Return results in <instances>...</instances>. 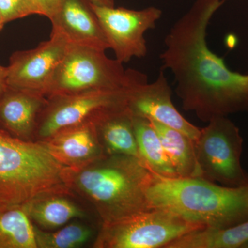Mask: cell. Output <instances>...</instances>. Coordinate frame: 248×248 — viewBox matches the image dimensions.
I'll return each instance as SVG.
<instances>
[{
	"mask_svg": "<svg viewBox=\"0 0 248 248\" xmlns=\"http://www.w3.org/2000/svg\"><path fill=\"white\" fill-rule=\"evenodd\" d=\"M224 0H197L172 26L160 55L186 111L203 122L248 112V74L232 71L207 45V29Z\"/></svg>",
	"mask_w": 248,
	"mask_h": 248,
	"instance_id": "obj_1",
	"label": "cell"
},
{
	"mask_svg": "<svg viewBox=\"0 0 248 248\" xmlns=\"http://www.w3.org/2000/svg\"><path fill=\"white\" fill-rule=\"evenodd\" d=\"M155 173L139 158L105 155L78 169L64 168L67 187L87 202L101 225L151 210L147 190Z\"/></svg>",
	"mask_w": 248,
	"mask_h": 248,
	"instance_id": "obj_2",
	"label": "cell"
},
{
	"mask_svg": "<svg viewBox=\"0 0 248 248\" xmlns=\"http://www.w3.org/2000/svg\"><path fill=\"white\" fill-rule=\"evenodd\" d=\"M147 196L152 208L169 210L207 229H226L248 220V184L230 187L201 177L154 174Z\"/></svg>",
	"mask_w": 248,
	"mask_h": 248,
	"instance_id": "obj_3",
	"label": "cell"
},
{
	"mask_svg": "<svg viewBox=\"0 0 248 248\" xmlns=\"http://www.w3.org/2000/svg\"><path fill=\"white\" fill-rule=\"evenodd\" d=\"M59 164L41 141H24L0 128V202L22 205L41 194L70 191Z\"/></svg>",
	"mask_w": 248,
	"mask_h": 248,
	"instance_id": "obj_4",
	"label": "cell"
},
{
	"mask_svg": "<svg viewBox=\"0 0 248 248\" xmlns=\"http://www.w3.org/2000/svg\"><path fill=\"white\" fill-rule=\"evenodd\" d=\"M148 81L146 75L124 69L104 50L70 45L46 91L47 98L97 91L133 87Z\"/></svg>",
	"mask_w": 248,
	"mask_h": 248,
	"instance_id": "obj_5",
	"label": "cell"
},
{
	"mask_svg": "<svg viewBox=\"0 0 248 248\" xmlns=\"http://www.w3.org/2000/svg\"><path fill=\"white\" fill-rule=\"evenodd\" d=\"M203 227L164 209L153 208L120 221L101 225L94 248H166ZM205 229V228H204Z\"/></svg>",
	"mask_w": 248,
	"mask_h": 248,
	"instance_id": "obj_6",
	"label": "cell"
},
{
	"mask_svg": "<svg viewBox=\"0 0 248 248\" xmlns=\"http://www.w3.org/2000/svg\"><path fill=\"white\" fill-rule=\"evenodd\" d=\"M195 143L201 178L230 187L248 184L241 166L244 140L239 128L227 117L209 121Z\"/></svg>",
	"mask_w": 248,
	"mask_h": 248,
	"instance_id": "obj_7",
	"label": "cell"
},
{
	"mask_svg": "<svg viewBox=\"0 0 248 248\" xmlns=\"http://www.w3.org/2000/svg\"><path fill=\"white\" fill-rule=\"evenodd\" d=\"M135 86L48 97L37 122L35 141H45L67 127L93 122L109 111L127 108L129 94Z\"/></svg>",
	"mask_w": 248,
	"mask_h": 248,
	"instance_id": "obj_8",
	"label": "cell"
},
{
	"mask_svg": "<svg viewBox=\"0 0 248 248\" xmlns=\"http://www.w3.org/2000/svg\"><path fill=\"white\" fill-rule=\"evenodd\" d=\"M107 37L116 60L128 63L148 53L145 33L156 27L162 11L155 6L139 10L98 6L90 2Z\"/></svg>",
	"mask_w": 248,
	"mask_h": 248,
	"instance_id": "obj_9",
	"label": "cell"
},
{
	"mask_svg": "<svg viewBox=\"0 0 248 248\" xmlns=\"http://www.w3.org/2000/svg\"><path fill=\"white\" fill-rule=\"evenodd\" d=\"M69 46L61 36L51 33L50 40L41 42L36 48L16 52L7 66L8 86L45 96L54 73Z\"/></svg>",
	"mask_w": 248,
	"mask_h": 248,
	"instance_id": "obj_10",
	"label": "cell"
},
{
	"mask_svg": "<svg viewBox=\"0 0 248 248\" xmlns=\"http://www.w3.org/2000/svg\"><path fill=\"white\" fill-rule=\"evenodd\" d=\"M127 108L133 116L156 121L182 132L193 141L200 135L201 128L186 120L173 104L172 90L162 71L153 83L146 81L132 90Z\"/></svg>",
	"mask_w": 248,
	"mask_h": 248,
	"instance_id": "obj_11",
	"label": "cell"
},
{
	"mask_svg": "<svg viewBox=\"0 0 248 248\" xmlns=\"http://www.w3.org/2000/svg\"><path fill=\"white\" fill-rule=\"evenodd\" d=\"M51 33L61 36L70 45L104 50L110 48L99 19L88 0H62L50 19Z\"/></svg>",
	"mask_w": 248,
	"mask_h": 248,
	"instance_id": "obj_12",
	"label": "cell"
},
{
	"mask_svg": "<svg viewBox=\"0 0 248 248\" xmlns=\"http://www.w3.org/2000/svg\"><path fill=\"white\" fill-rule=\"evenodd\" d=\"M41 142L66 169H80L105 156L93 122L62 129Z\"/></svg>",
	"mask_w": 248,
	"mask_h": 248,
	"instance_id": "obj_13",
	"label": "cell"
},
{
	"mask_svg": "<svg viewBox=\"0 0 248 248\" xmlns=\"http://www.w3.org/2000/svg\"><path fill=\"white\" fill-rule=\"evenodd\" d=\"M48 98L7 86L0 97V128L24 141H35L37 122Z\"/></svg>",
	"mask_w": 248,
	"mask_h": 248,
	"instance_id": "obj_14",
	"label": "cell"
},
{
	"mask_svg": "<svg viewBox=\"0 0 248 248\" xmlns=\"http://www.w3.org/2000/svg\"><path fill=\"white\" fill-rule=\"evenodd\" d=\"M71 191L41 194L22 205L34 225L45 231L58 229L75 219L87 220V210Z\"/></svg>",
	"mask_w": 248,
	"mask_h": 248,
	"instance_id": "obj_15",
	"label": "cell"
},
{
	"mask_svg": "<svg viewBox=\"0 0 248 248\" xmlns=\"http://www.w3.org/2000/svg\"><path fill=\"white\" fill-rule=\"evenodd\" d=\"M93 122L104 155H127L141 159L133 115L127 108L109 111Z\"/></svg>",
	"mask_w": 248,
	"mask_h": 248,
	"instance_id": "obj_16",
	"label": "cell"
},
{
	"mask_svg": "<svg viewBox=\"0 0 248 248\" xmlns=\"http://www.w3.org/2000/svg\"><path fill=\"white\" fill-rule=\"evenodd\" d=\"M149 121L159 135L177 175L180 177H201L194 141L179 130L155 120Z\"/></svg>",
	"mask_w": 248,
	"mask_h": 248,
	"instance_id": "obj_17",
	"label": "cell"
},
{
	"mask_svg": "<svg viewBox=\"0 0 248 248\" xmlns=\"http://www.w3.org/2000/svg\"><path fill=\"white\" fill-rule=\"evenodd\" d=\"M133 121L141 161L156 175L179 177L151 122L148 119L136 116H133Z\"/></svg>",
	"mask_w": 248,
	"mask_h": 248,
	"instance_id": "obj_18",
	"label": "cell"
},
{
	"mask_svg": "<svg viewBox=\"0 0 248 248\" xmlns=\"http://www.w3.org/2000/svg\"><path fill=\"white\" fill-rule=\"evenodd\" d=\"M0 248H37L33 224L22 205L0 203Z\"/></svg>",
	"mask_w": 248,
	"mask_h": 248,
	"instance_id": "obj_19",
	"label": "cell"
},
{
	"mask_svg": "<svg viewBox=\"0 0 248 248\" xmlns=\"http://www.w3.org/2000/svg\"><path fill=\"white\" fill-rule=\"evenodd\" d=\"M248 242V220L222 230L201 229L191 232L166 248H239Z\"/></svg>",
	"mask_w": 248,
	"mask_h": 248,
	"instance_id": "obj_20",
	"label": "cell"
},
{
	"mask_svg": "<svg viewBox=\"0 0 248 248\" xmlns=\"http://www.w3.org/2000/svg\"><path fill=\"white\" fill-rule=\"evenodd\" d=\"M33 228L37 248H81L95 234L94 228L84 219L73 220L52 231L41 229L34 224Z\"/></svg>",
	"mask_w": 248,
	"mask_h": 248,
	"instance_id": "obj_21",
	"label": "cell"
},
{
	"mask_svg": "<svg viewBox=\"0 0 248 248\" xmlns=\"http://www.w3.org/2000/svg\"><path fill=\"white\" fill-rule=\"evenodd\" d=\"M0 11L4 24L31 15H41L32 0H0Z\"/></svg>",
	"mask_w": 248,
	"mask_h": 248,
	"instance_id": "obj_22",
	"label": "cell"
},
{
	"mask_svg": "<svg viewBox=\"0 0 248 248\" xmlns=\"http://www.w3.org/2000/svg\"><path fill=\"white\" fill-rule=\"evenodd\" d=\"M41 12V16H45L49 19L53 17L58 11L62 0H32Z\"/></svg>",
	"mask_w": 248,
	"mask_h": 248,
	"instance_id": "obj_23",
	"label": "cell"
},
{
	"mask_svg": "<svg viewBox=\"0 0 248 248\" xmlns=\"http://www.w3.org/2000/svg\"><path fill=\"white\" fill-rule=\"evenodd\" d=\"M7 67L0 65V97L7 88Z\"/></svg>",
	"mask_w": 248,
	"mask_h": 248,
	"instance_id": "obj_24",
	"label": "cell"
},
{
	"mask_svg": "<svg viewBox=\"0 0 248 248\" xmlns=\"http://www.w3.org/2000/svg\"><path fill=\"white\" fill-rule=\"evenodd\" d=\"M88 1L98 6H110V7L115 6L114 0H88Z\"/></svg>",
	"mask_w": 248,
	"mask_h": 248,
	"instance_id": "obj_25",
	"label": "cell"
},
{
	"mask_svg": "<svg viewBox=\"0 0 248 248\" xmlns=\"http://www.w3.org/2000/svg\"><path fill=\"white\" fill-rule=\"evenodd\" d=\"M4 20H3L2 16H1V11H0V31L3 29L4 26Z\"/></svg>",
	"mask_w": 248,
	"mask_h": 248,
	"instance_id": "obj_26",
	"label": "cell"
},
{
	"mask_svg": "<svg viewBox=\"0 0 248 248\" xmlns=\"http://www.w3.org/2000/svg\"><path fill=\"white\" fill-rule=\"evenodd\" d=\"M1 203V202H0V203Z\"/></svg>",
	"mask_w": 248,
	"mask_h": 248,
	"instance_id": "obj_27",
	"label": "cell"
}]
</instances>
